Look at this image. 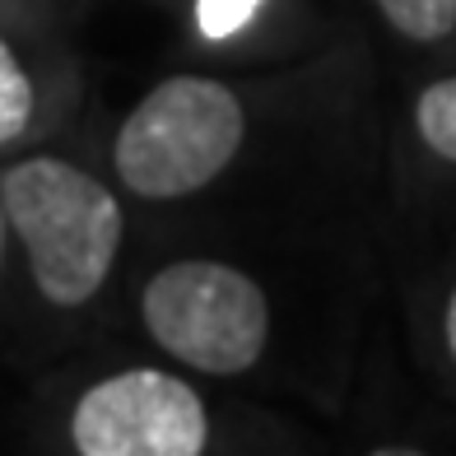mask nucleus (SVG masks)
<instances>
[{
  "instance_id": "1",
  "label": "nucleus",
  "mask_w": 456,
  "mask_h": 456,
  "mask_svg": "<svg viewBox=\"0 0 456 456\" xmlns=\"http://www.w3.org/2000/svg\"><path fill=\"white\" fill-rule=\"evenodd\" d=\"M0 205L47 303L79 307L108 284L126 219L94 173L52 154L19 159L0 182Z\"/></svg>"
},
{
  "instance_id": "2",
  "label": "nucleus",
  "mask_w": 456,
  "mask_h": 456,
  "mask_svg": "<svg viewBox=\"0 0 456 456\" xmlns=\"http://www.w3.org/2000/svg\"><path fill=\"white\" fill-rule=\"evenodd\" d=\"M247 140L242 98L210 75H173L144 94L112 140V168L140 200L210 186Z\"/></svg>"
},
{
  "instance_id": "3",
  "label": "nucleus",
  "mask_w": 456,
  "mask_h": 456,
  "mask_svg": "<svg viewBox=\"0 0 456 456\" xmlns=\"http://www.w3.org/2000/svg\"><path fill=\"white\" fill-rule=\"evenodd\" d=\"M140 317L150 340L210 378H238L256 368L271 340V298L228 261H173L150 275L140 294Z\"/></svg>"
},
{
  "instance_id": "4",
  "label": "nucleus",
  "mask_w": 456,
  "mask_h": 456,
  "mask_svg": "<svg viewBox=\"0 0 456 456\" xmlns=\"http://www.w3.org/2000/svg\"><path fill=\"white\" fill-rule=\"evenodd\" d=\"M70 443L79 456H200L210 414L177 372L126 368L75 401Z\"/></svg>"
},
{
  "instance_id": "5",
  "label": "nucleus",
  "mask_w": 456,
  "mask_h": 456,
  "mask_svg": "<svg viewBox=\"0 0 456 456\" xmlns=\"http://www.w3.org/2000/svg\"><path fill=\"white\" fill-rule=\"evenodd\" d=\"M414 131L438 159L456 163V75L433 79V85L414 98Z\"/></svg>"
},
{
  "instance_id": "6",
  "label": "nucleus",
  "mask_w": 456,
  "mask_h": 456,
  "mask_svg": "<svg viewBox=\"0 0 456 456\" xmlns=\"http://www.w3.org/2000/svg\"><path fill=\"white\" fill-rule=\"evenodd\" d=\"M37 108V94H33V79L24 70V61L14 56V47L0 37V150L14 144L19 135L28 131Z\"/></svg>"
},
{
  "instance_id": "7",
  "label": "nucleus",
  "mask_w": 456,
  "mask_h": 456,
  "mask_svg": "<svg viewBox=\"0 0 456 456\" xmlns=\"http://www.w3.org/2000/svg\"><path fill=\"white\" fill-rule=\"evenodd\" d=\"M372 5L410 43H443L456 28V0H372Z\"/></svg>"
},
{
  "instance_id": "8",
  "label": "nucleus",
  "mask_w": 456,
  "mask_h": 456,
  "mask_svg": "<svg viewBox=\"0 0 456 456\" xmlns=\"http://www.w3.org/2000/svg\"><path fill=\"white\" fill-rule=\"evenodd\" d=\"M261 5L265 0H196V28L210 43H224V37H233L252 24V14Z\"/></svg>"
},
{
  "instance_id": "9",
  "label": "nucleus",
  "mask_w": 456,
  "mask_h": 456,
  "mask_svg": "<svg viewBox=\"0 0 456 456\" xmlns=\"http://www.w3.org/2000/svg\"><path fill=\"white\" fill-rule=\"evenodd\" d=\"M443 336H447V354H452V363H456V289H452L447 313H443Z\"/></svg>"
},
{
  "instance_id": "10",
  "label": "nucleus",
  "mask_w": 456,
  "mask_h": 456,
  "mask_svg": "<svg viewBox=\"0 0 456 456\" xmlns=\"http://www.w3.org/2000/svg\"><path fill=\"white\" fill-rule=\"evenodd\" d=\"M0 252H5V205H0Z\"/></svg>"
}]
</instances>
